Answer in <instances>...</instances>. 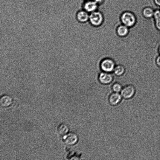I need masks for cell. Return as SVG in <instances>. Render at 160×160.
<instances>
[{"instance_id":"6da1fadb","label":"cell","mask_w":160,"mask_h":160,"mask_svg":"<svg viewBox=\"0 0 160 160\" xmlns=\"http://www.w3.org/2000/svg\"><path fill=\"white\" fill-rule=\"evenodd\" d=\"M116 66L115 61L112 59L109 58L103 59L100 64L101 71L109 73L113 72Z\"/></svg>"},{"instance_id":"7a4b0ae2","label":"cell","mask_w":160,"mask_h":160,"mask_svg":"<svg viewBox=\"0 0 160 160\" xmlns=\"http://www.w3.org/2000/svg\"><path fill=\"white\" fill-rule=\"evenodd\" d=\"M121 20L124 25L128 28L133 27L136 22L135 16L130 12L124 13L121 16Z\"/></svg>"},{"instance_id":"3957f363","label":"cell","mask_w":160,"mask_h":160,"mask_svg":"<svg viewBox=\"0 0 160 160\" xmlns=\"http://www.w3.org/2000/svg\"><path fill=\"white\" fill-rule=\"evenodd\" d=\"M121 92L123 98L129 100L133 98L135 96L136 89L133 85H128L123 87Z\"/></svg>"},{"instance_id":"277c9868","label":"cell","mask_w":160,"mask_h":160,"mask_svg":"<svg viewBox=\"0 0 160 160\" xmlns=\"http://www.w3.org/2000/svg\"><path fill=\"white\" fill-rule=\"evenodd\" d=\"M90 23L93 25L97 26L101 25L103 21V16L99 12H93L89 16Z\"/></svg>"},{"instance_id":"5b68a950","label":"cell","mask_w":160,"mask_h":160,"mask_svg":"<svg viewBox=\"0 0 160 160\" xmlns=\"http://www.w3.org/2000/svg\"><path fill=\"white\" fill-rule=\"evenodd\" d=\"M100 82L103 85H108L112 83L114 79L113 74L105 72H100L98 77Z\"/></svg>"},{"instance_id":"8992f818","label":"cell","mask_w":160,"mask_h":160,"mask_svg":"<svg viewBox=\"0 0 160 160\" xmlns=\"http://www.w3.org/2000/svg\"><path fill=\"white\" fill-rule=\"evenodd\" d=\"M63 139L66 144L72 146L78 142L79 137L76 133L71 132L64 135Z\"/></svg>"},{"instance_id":"52a82bcc","label":"cell","mask_w":160,"mask_h":160,"mask_svg":"<svg viewBox=\"0 0 160 160\" xmlns=\"http://www.w3.org/2000/svg\"><path fill=\"white\" fill-rule=\"evenodd\" d=\"M122 98L121 94L114 92L110 95L109 101L111 105L115 106L119 105L121 102Z\"/></svg>"},{"instance_id":"ba28073f","label":"cell","mask_w":160,"mask_h":160,"mask_svg":"<svg viewBox=\"0 0 160 160\" xmlns=\"http://www.w3.org/2000/svg\"><path fill=\"white\" fill-rule=\"evenodd\" d=\"M13 100L11 97L7 95L2 96L0 100V104L3 107H8L12 105Z\"/></svg>"},{"instance_id":"9c48e42d","label":"cell","mask_w":160,"mask_h":160,"mask_svg":"<svg viewBox=\"0 0 160 160\" xmlns=\"http://www.w3.org/2000/svg\"><path fill=\"white\" fill-rule=\"evenodd\" d=\"M129 29L128 27L125 25H121L117 28L116 32L119 36L124 37L128 34Z\"/></svg>"},{"instance_id":"30bf717a","label":"cell","mask_w":160,"mask_h":160,"mask_svg":"<svg viewBox=\"0 0 160 160\" xmlns=\"http://www.w3.org/2000/svg\"><path fill=\"white\" fill-rule=\"evenodd\" d=\"M84 8L88 12H93L97 8V3L94 1H90L85 4Z\"/></svg>"},{"instance_id":"8fae6325","label":"cell","mask_w":160,"mask_h":160,"mask_svg":"<svg viewBox=\"0 0 160 160\" xmlns=\"http://www.w3.org/2000/svg\"><path fill=\"white\" fill-rule=\"evenodd\" d=\"M77 17L78 20L81 22H85L87 21L89 18L88 13L86 11H81L77 14Z\"/></svg>"},{"instance_id":"7c38bea8","label":"cell","mask_w":160,"mask_h":160,"mask_svg":"<svg viewBox=\"0 0 160 160\" xmlns=\"http://www.w3.org/2000/svg\"><path fill=\"white\" fill-rule=\"evenodd\" d=\"M69 128L67 125L62 124H60L58 128L59 134L61 136H64L68 133Z\"/></svg>"},{"instance_id":"4fadbf2b","label":"cell","mask_w":160,"mask_h":160,"mask_svg":"<svg viewBox=\"0 0 160 160\" xmlns=\"http://www.w3.org/2000/svg\"><path fill=\"white\" fill-rule=\"evenodd\" d=\"M126 71V68L122 65H118L116 66L113 71L114 74L117 76L123 75Z\"/></svg>"},{"instance_id":"5bb4252c","label":"cell","mask_w":160,"mask_h":160,"mask_svg":"<svg viewBox=\"0 0 160 160\" xmlns=\"http://www.w3.org/2000/svg\"><path fill=\"white\" fill-rule=\"evenodd\" d=\"M154 16L155 20L156 26L158 30L160 31V11L157 10L154 12Z\"/></svg>"},{"instance_id":"9a60e30c","label":"cell","mask_w":160,"mask_h":160,"mask_svg":"<svg viewBox=\"0 0 160 160\" xmlns=\"http://www.w3.org/2000/svg\"><path fill=\"white\" fill-rule=\"evenodd\" d=\"M123 86L119 82H115L112 86V89L114 92L120 93L121 92Z\"/></svg>"},{"instance_id":"2e32d148","label":"cell","mask_w":160,"mask_h":160,"mask_svg":"<svg viewBox=\"0 0 160 160\" xmlns=\"http://www.w3.org/2000/svg\"><path fill=\"white\" fill-rule=\"evenodd\" d=\"M143 15L146 18H150L154 16V12L150 8H146L143 10Z\"/></svg>"},{"instance_id":"e0dca14e","label":"cell","mask_w":160,"mask_h":160,"mask_svg":"<svg viewBox=\"0 0 160 160\" xmlns=\"http://www.w3.org/2000/svg\"><path fill=\"white\" fill-rule=\"evenodd\" d=\"M156 62L158 65L160 67V55L157 58Z\"/></svg>"},{"instance_id":"ac0fdd59","label":"cell","mask_w":160,"mask_h":160,"mask_svg":"<svg viewBox=\"0 0 160 160\" xmlns=\"http://www.w3.org/2000/svg\"><path fill=\"white\" fill-rule=\"evenodd\" d=\"M156 4L160 6V0H154Z\"/></svg>"},{"instance_id":"d6986e66","label":"cell","mask_w":160,"mask_h":160,"mask_svg":"<svg viewBox=\"0 0 160 160\" xmlns=\"http://www.w3.org/2000/svg\"><path fill=\"white\" fill-rule=\"evenodd\" d=\"M103 0H94L95 2L97 3H100L103 1Z\"/></svg>"},{"instance_id":"ffe728a7","label":"cell","mask_w":160,"mask_h":160,"mask_svg":"<svg viewBox=\"0 0 160 160\" xmlns=\"http://www.w3.org/2000/svg\"><path fill=\"white\" fill-rule=\"evenodd\" d=\"M159 52L160 55V47H159Z\"/></svg>"}]
</instances>
